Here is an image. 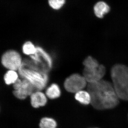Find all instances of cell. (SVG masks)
<instances>
[{
	"label": "cell",
	"mask_w": 128,
	"mask_h": 128,
	"mask_svg": "<svg viewBox=\"0 0 128 128\" xmlns=\"http://www.w3.org/2000/svg\"><path fill=\"white\" fill-rule=\"evenodd\" d=\"M18 79V74L16 70H9L4 76L5 82L7 85L14 84Z\"/></svg>",
	"instance_id": "12"
},
{
	"label": "cell",
	"mask_w": 128,
	"mask_h": 128,
	"mask_svg": "<svg viewBox=\"0 0 128 128\" xmlns=\"http://www.w3.org/2000/svg\"></svg>",
	"instance_id": "17"
},
{
	"label": "cell",
	"mask_w": 128,
	"mask_h": 128,
	"mask_svg": "<svg viewBox=\"0 0 128 128\" xmlns=\"http://www.w3.org/2000/svg\"><path fill=\"white\" fill-rule=\"evenodd\" d=\"M22 50L24 54L28 55H33L37 52V48L30 42H26L24 44Z\"/></svg>",
	"instance_id": "14"
},
{
	"label": "cell",
	"mask_w": 128,
	"mask_h": 128,
	"mask_svg": "<svg viewBox=\"0 0 128 128\" xmlns=\"http://www.w3.org/2000/svg\"><path fill=\"white\" fill-rule=\"evenodd\" d=\"M39 126L40 128H56L57 124L53 118H44L41 120Z\"/></svg>",
	"instance_id": "13"
},
{
	"label": "cell",
	"mask_w": 128,
	"mask_h": 128,
	"mask_svg": "<svg viewBox=\"0 0 128 128\" xmlns=\"http://www.w3.org/2000/svg\"><path fill=\"white\" fill-rule=\"evenodd\" d=\"M106 68L104 66L100 64L97 67L84 68L83 76L88 83L98 82L102 80L106 73Z\"/></svg>",
	"instance_id": "7"
},
{
	"label": "cell",
	"mask_w": 128,
	"mask_h": 128,
	"mask_svg": "<svg viewBox=\"0 0 128 128\" xmlns=\"http://www.w3.org/2000/svg\"><path fill=\"white\" fill-rule=\"evenodd\" d=\"M87 89L91 98V104L97 110L112 109L119 104V98L112 84L108 81L102 80L88 83Z\"/></svg>",
	"instance_id": "1"
},
{
	"label": "cell",
	"mask_w": 128,
	"mask_h": 128,
	"mask_svg": "<svg viewBox=\"0 0 128 128\" xmlns=\"http://www.w3.org/2000/svg\"><path fill=\"white\" fill-rule=\"evenodd\" d=\"M110 11L109 5L104 1H99L96 2L93 7L94 14L96 17L102 18Z\"/></svg>",
	"instance_id": "8"
},
{
	"label": "cell",
	"mask_w": 128,
	"mask_h": 128,
	"mask_svg": "<svg viewBox=\"0 0 128 128\" xmlns=\"http://www.w3.org/2000/svg\"><path fill=\"white\" fill-rule=\"evenodd\" d=\"M75 98L82 105H88L91 102V98L88 91L81 90L76 92Z\"/></svg>",
	"instance_id": "10"
},
{
	"label": "cell",
	"mask_w": 128,
	"mask_h": 128,
	"mask_svg": "<svg viewBox=\"0 0 128 128\" xmlns=\"http://www.w3.org/2000/svg\"><path fill=\"white\" fill-rule=\"evenodd\" d=\"M14 90L13 94L18 99H25L28 96H31L36 90L33 85L26 79H18L13 84Z\"/></svg>",
	"instance_id": "4"
},
{
	"label": "cell",
	"mask_w": 128,
	"mask_h": 128,
	"mask_svg": "<svg viewBox=\"0 0 128 128\" xmlns=\"http://www.w3.org/2000/svg\"><path fill=\"white\" fill-rule=\"evenodd\" d=\"M87 83L83 76L74 74L66 78L64 86L67 91L76 93L84 88L87 86Z\"/></svg>",
	"instance_id": "5"
},
{
	"label": "cell",
	"mask_w": 128,
	"mask_h": 128,
	"mask_svg": "<svg viewBox=\"0 0 128 128\" xmlns=\"http://www.w3.org/2000/svg\"><path fill=\"white\" fill-rule=\"evenodd\" d=\"M31 103L34 108H38L46 105L47 102L46 96L40 91L34 92L30 96Z\"/></svg>",
	"instance_id": "9"
},
{
	"label": "cell",
	"mask_w": 128,
	"mask_h": 128,
	"mask_svg": "<svg viewBox=\"0 0 128 128\" xmlns=\"http://www.w3.org/2000/svg\"><path fill=\"white\" fill-rule=\"evenodd\" d=\"M2 63L6 68L16 71L19 70L22 64L20 55L14 50H9L3 54Z\"/></svg>",
	"instance_id": "6"
},
{
	"label": "cell",
	"mask_w": 128,
	"mask_h": 128,
	"mask_svg": "<svg viewBox=\"0 0 128 128\" xmlns=\"http://www.w3.org/2000/svg\"><path fill=\"white\" fill-rule=\"evenodd\" d=\"M26 67L22 64L18 70V73L23 79L29 81L36 91H40L45 88L48 81L46 73L38 69L28 66Z\"/></svg>",
	"instance_id": "3"
},
{
	"label": "cell",
	"mask_w": 128,
	"mask_h": 128,
	"mask_svg": "<svg viewBox=\"0 0 128 128\" xmlns=\"http://www.w3.org/2000/svg\"><path fill=\"white\" fill-rule=\"evenodd\" d=\"M84 68H90L97 67L100 65L98 61L91 56L86 57L83 62Z\"/></svg>",
	"instance_id": "15"
},
{
	"label": "cell",
	"mask_w": 128,
	"mask_h": 128,
	"mask_svg": "<svg viewBox=\"0 0 128 128\" xmlns=\"http://www.w3.org/2000/svg\"><path fill=\"white\" fill-rule=\"evenodd\" d=\"M65 3L66 0H48V3L50 7L56 10L61 9Z\"/></svg>",
	"instance_id": "16"
},
{
	"label": "cell",
	"mask_w": 128,
	"mask_h": 128,
	"mask_svg": "<svg viewBox=\"0 0 128 128\" xmlns=\"http://www.w3.org/2000/svg\"><path fill=\"white\" fill-rule=\"evenodd\" d=\"M113 86L119 99L128 101V67L118 64L111 71Z\"/></svg>",
	"instance_id": "2"
},
{
	"label": "cell",
	"mask_w": 128,
	"mask_h": 128,
	"mask_svg": "<svg viewBox=\"0 0 128 128\" xmlns=\"http://www.w3.org/2000/svg\"><path fill=\"white\" fill-rule=\"evenodd\" d=\"M46 94V96L50 99H55L60 96V89L58 85L53 84L48 88Z\"/></svg>",
	"instance_id": "11"
}]
</instances>
